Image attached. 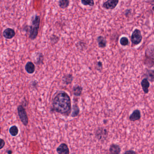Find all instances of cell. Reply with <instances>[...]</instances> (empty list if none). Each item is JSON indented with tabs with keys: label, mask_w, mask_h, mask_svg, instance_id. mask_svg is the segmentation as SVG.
<instances>
[{
	"label": "cell",
	"mask_w": 154,
	"mask_h": 154,
	"mask_svg": "<svg viewBox=\"0 0 154 154\" xmlns=\"http://www.w3.org/2000/svg\"><path fill=\"white\" fill-rule=\"evenodd\" d=\"M97 42L100 48H104L106 47L107 41L104 37L102 36L98 37L97 38Z\"/></svg>",
	"instance_id": "obj_13"
},
{
	"label": "cell",
	"mask_w": 154,
	"mask_h": 154,
	"mask_svg": "<svg viewBox=\"0 0 154 154\" xmlns=\"http://www.w3.org/2000/svg\"><path fill=\"white\" fill-rule=\"evenodd\" d=\"M141 117V112H140V110H136L130 115L129 119L131 121L135 122L136 121L140 120Z\"/></svg>",
	"instance_id": "obj_9"
},
{
	"label": "cell",
	"mask_w": 154,
	"mask_h": 154,
	"mask_svg": "<svg viewBox=\"0 0 154 154\" xmlns=\"http://www.w3.org/2000/svg\"><path fill=\"white\" fill-rule=\"evenodd\" d=\"M152 10H153V11H154V6H153V7H152Z\"/></svg>",
	"instance_id": "obj_27"
},
{
	"label": "cell",
	"mask_w": 154,
	"mask_h": 154,
	"mask_svg": "<svg viewBox=\"0 0 154 154\" xmlns=\"http://www.w3.org/2000/svg\"><path fill=\"white\" fill-rule=\"evenodd\" d=\"M5 142L3 139L0 138V150L2 149L5 146Z\"/></svg>",
	"instance_id": "obj_22"
},
{
	"label": "cell",
	"mask_w": 154,
	"mask_h": 154,
	"mask_svg": "<svg viewBox=\"0 0 154 154\" xmlns=\"http://www.w3.org/2000/svg\"><path fill=\"white\" fill-rule=\"evenodd\" d=\"M40 23V17L38 15H35L32 19V26L30 27V35L29 38L32 40H34L37 38L38 34Z\"/></svg>",
	"instance_id": "obj_2"
},
{
	"label": "cell",
	"mask_w": 154,
	"mask_h": 154,
	"mask_svg": "<svg viewBox=\"0 0 154 154\" xmlns=\"http://www.w3.org/2000/svg\"><path fill=\"white\" fill-rule=\"evenodd\" d=\"M79 107L76 105H75L73 106V108L71 116L73 117H75L79 115Z\"/></svg>",
	"instance_id": "obj_19"
},
{
	"label": "cell",
	"mask_w": 154,
	"mask_h": 154,
	"mask_svg": "<svg viewBox=\"0 0 154 154\" xmlns=\"http://www.w3.org/2000/svg\"><path fill=\"white\" fill-rule=\"evenodd\" d=\"M141 84L144 93L148 94L149 92V87L150 86V84L149 83L148 80L146 78H144L142 80Z\"/></svg>",
	"instance_id": "obj_10"
},
{
	"label": "cell",
	"mask_w": 154,
	"mask_h": 154,
	"mask_svg": "<svg viewBox=\"0 0 154 154\" xmlns=\"http://www.w3.org/2000/svg\"><path fill=\"white\" fill-rule=\"evenodd\" d=\"M145 76L146 77V78L148 80V81L149 80L151 82L154 81V70H147Z\"/></svg>",
	"instance_id": "obj_14"
},
{
	"label": "cell",
	"mask_w": 154,
	"mask_h": 154,
	"mask_svg": "<svg viewBox=\"0 0 154 154\" xmlns=\"http://www.w3.org/2000/svg\"><path fill=\"white\" fill-rule=\"evenodd\" d=\"M70 4V1L68 0H61L59 1V7L62 9L67 8Z\"/></svg>",
	"instance_id": "obj_18"
},
{
	"label": "cell",
	"mask_w": 154,
	"mask_h": 154,
	"mask_svg": "<svg viewBox=\"0 0 154 154\" xmlns=\"http://www.w3.org/2000/svg\"><path fill=\"white\" fill-rule=\"evenodd\" d=\"M57 151L59 154H69L70 153L67 145L65 143H62L59 145L57 148Z\"/></svg>",
	"instance_id": "obj_8"
},
{
	"label": "cell",
	"mask_w": 154,
	"mask_h": 154,
	"mask_svg": "<svg viewBox=\"0 0 154 154\" xmlns=\"http://www.w3.org/2000/svg\"><path fill=\"white\" fill-rule=\"evenodd\" d=\"M119 1L118 0H108L103 4V7L107 10H113L117 6Z\"/></svg>",
	"instance_id": "obj_6"
},
{
	"label": "cell",
	"mask_w": 154,
	"mask_h": 154,
	"mask_svg": "<svg viewBox=\"0 0 154 154\" xmlns=\"http://www.w3.org/2000/svg\"><path fill=\"white\" fill-rule=\"evenodd\" d=\"M120 44L123 46H126L129 44L128 39L126 37H123L120 40Z\"/></svg>",
	"instance_id": "obj_20"
},
{
	"label": "cell",
	"mask_w": 154,
	"mask_h": 154,
	"mask_svg": "<svg viewBox=\"0 0 154 154\" xmlns=\"http://www.w3.org/2000/svg\"><path fill=\"white\" fill-rule=\"evenodd\" d=\"M55 111L61 114H67L70 111L71 106L70 98L67 93L61 91L57 94L52 101Z\"/></svg>",
	"instance_id": "obj_1"
},
{
	"label": "cell",
	"mask_w": 154,
	"mask_h": 154,
	"mask_svg": "<svg viewBox=\"0 0 154 154\" xmlns=\"http://www.w3.org/2000/svg\"><path fill=\"white\" fill-rule=\"evenodd\" d=\"M145 57L154 63V44H149L145 51Z\"/></svg>",
	"instance_id": "obj_5"
},
{
	"label": "cell",
	"mask_w": 154,
	"mask_h": 154,
	"mask_svg": "<svg viewBox=\"0 0 154 154\" xmlns=\"http://www.w3.org/2000/svg\"><path fill=\"white\" fill-rule=\"evenodd\" d=\"M124 154H136V153L133 151L129 150L125 151Z\"/></svg>",
	"instance_id": "obj_23"
},
{
	"label": "cell",
	"mask_w": 154,
	"mask_h": 154,
	"mask_svg": "<svg viewBox=\"0 0 154 154\" xmlns=\"http://www.w3.org/2000/svg\"><path fill=\"white\" fill-rule=\"evenodd\" d=\"M97 68L99 69H102V63L101 62H98L97 63Z\"/></svg>",
	"instance_id": "obj_24"
},
{
	"label": "cell",
	"mask_w": 154,
	"mask_h": 154,
	"mask_svg": "<svg viewBox=\"0 0 154 154\" xmlns=\"http://www.w3.org/2000/svg\"><path fill=\"white\" fill-rule=\"evenodd\" d=\"M73 80V77L71 74H68L63 77V81L64 83L66 85L71 84Z\"/></svg>",
	"instance_id": "obj_16"
},
{
	"label": "cell",
	"mask_w": 154,
	"mask_h": 154,
	"mask_svg": "<svg viewBox=\"0 0 154 154\" xmlns=\"http://www.w3.org/2000/svg\"><path fill=\"white\" fill-rule=\"evenodd\" d=\"M10 134L13 136V137H15L17 136L19 133V129L17 128V126H12L10 127L9 129Z\"/></svg>",
	"instance_id": "obj_17"
},
{
	"label": "cell",
	"mask_w": 154,
	"mask_h": 154,
	"mask_svg": "<svg viewBox=\"0 0 154 154\" xmlns=\"http://www.w3.org/2000/svg\"><path fill=\"white\" fill-rule=\"evenodd\" d=\"M82 91H83V88L81 86L79 85H76L74 86V88L73 89V91L74 94L76 96H79L82 94Z\"/></svg>",
	"instance_id": "obj_15"
},
{
	"label": "cell",
	"mask_w": 154,
	"mask_h": 154,
	"mask_svg": "<svg viewBox=\"0 0 154 154\" xmlns=\"http://www.w3.org/2000/svg\"><path fill=\"white\" fill-rule=\"evenodd\" d=\"M17 110H18L19 117L21 122L24 126H27L28 123V119L25 109L22 105H20L17 108Z\"/></svg>",
	"instance_id": "obj_3"
},
{
	"label": "cell",
	"mask_w": 154,
	"mask_h": 154,
	"mask_svg": "<svg viewBox=\"0 0 154 154\" xmlns=\"http://www.w3.org/2000/svg\"><path fill=\"white\" fill-rule=\"evenodd\" d=\"M7 154H12V151L11 150H9L8 151H7Z\"/></svg>",
	"instance_id": "obj_26"
},
{
	"label": "cell",
	"mask_w": 154,
	"mask_h": 154,
	"mask_svg": "<svg viewBox=\"0 0 154 154\" xmlns=\"http://www.w3.org/2000/svg\"><path fill=\"white\" fill-rule=\"evenodd\" d=\"M110 151L111 154H120L121 152V148L119 145L113 144L110 147Z\"/></svg>",
	"instance_id": "obj_12"
},
{
	"label": "cell",
	"mask_w": 154,
	"mask_h": 154,
	"mask_svg": "<svg viewBox=\"0 0 154 154\" xmlns=\"http://www.w3.org/2000/svg\"><path fill=\"white\" fill-rule=\"evenodd\" d=\"M142 40V36L141 31L138 28H136L133 32L131 35V41L132 44L137 45L141 43Z\"/></svg>",
	"instance_id": "obj_4"
},
{
	"label": "cell",
	"mask_w": 154,
	"mask_h": 154,
	"mask_svg": "<svg viewBox=\"0 0 154 154\" xmlns=\"http://www.w3.org/2000/svg\"><path fill=\"white\" fill-rule=\"evenodd\" d=\"M25 69L28 74H32L35 71V66L32 62H28L25 65Z\"/></svg>",
	"instance_id": "obj_11"
},
{
	"label": "cell",
	"mask_w": 154,
	"mask_h": 154,
	"mask_svg": "<svg viewBox=\"0 0 154 154\" xmlns=\"http://www.w3.org/2000/svg\"><path fill=\"white\" fill-rule=\"evenodd\" d=\"M15 35V33L13 29L11 28H6L3 32V36L6 39H11Z\"/></svg>",
	"instance_id": "obj_7"
},
{
	"label": "cell",
	"mask_w": 154,
	"mask_h": 154,
	"mask_svg": "<svg viewBox=\"0 0 154 154\" xmlns=\"http://www.w3.org/2000/svg\"><path fill=\"white\" fill-rule=\"evenodd\" d=\"M81 3L84 6H93L94 5V1L93 0H89V1H86V0H82L81 1Z\"/></svg>",
	"instance_id": "obj_21"
},
{
	"label": "cell",
	"mask_w": 154,
	"mask_h": 154,
	"mask_svg": "<svg viewBox=\"0 0 154 154\" xmlns=\"http://www.w3.org/2000/svg\"><path fill=\"white\" fill-rule=\"evenodd\" d=\"M131 10H130V9L127 10H126L125 12V15H126V16H128V15H130L131 14Z\"/></svg>",
	"instance_id": "obj_25"
}]
</instances>
